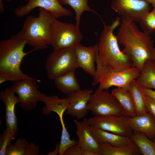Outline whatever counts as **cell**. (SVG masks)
<instances>
[{
    "label": "cell",
    "mask_w": 155,
    "mask_h": 155,
    "mask_svg": "<svg viewBox=\"0 0 155 155\" xmlns=\"http://www.w3.org/2000/svg\"><path fill=\"white\" fill-rule=\"evenodd\" d=\"M42 102L45 106L42 109V113L48 115L51 111L56 113L59 118L63 117L65 111L67 109L69 101L67 98H60L57 95L47 96L44 94Z\"/></svg>",
    "instance_id": "19"
},
{
    "label": "cell",
    "mask_w": 155,
    "mask_h": 155,
    "mask_svg": "<svg viewBox=\"0 0 155 155\" xmlns=\"http://www.w3.org/2000/svg\"><path fill=\"white\" fill-rule=\"evenodd\" d=\"M129 117L124 115L95 116L88 119V121L90 126L115 134L130 137L133 131L129 123Z\"/></svg>",
    "instance_id": "10"
},
{
    "label": "cell",
    "mask_w": 155,
    "mask_h": 155,
    "mask_svg": "<svg viewBox=\"0 0 155 155\" xmlns=\"http://www.w3.org/2000/svg\"><path fill=\"white\" fill-rule=\"evenodd\" d=\"M150 4L144 0H112V9L121 18L139 22L143 16L149 12Z\"/></svg>",
    "instance_id": "11"
},
{
    "label": "cell",
    "mask_w": 155,
    "mask_h": 155,
    "mask_svg": "<svg viewBox=\"0 0 155 155\" xmlns=\"http://www.w3.org/2000/svg\"><path fill=\"white\" fill-rule=\"evenodd\" d=\"M83 149L77 144L68 148L63 155H83Z\"/></svg>",
    "instance_id": "32"
},
{
    "label": "cell",
    "mask_w": 155,
    "mask_h": 155,
    "mask_svg": "<svg viewBox=\"0 0 155 155\" xmlns=\"http://www.w3.org/2000/svg\"><path fill=\"white\" fill-rule=\"evenodd\" d=\"M90 131L99 144L106 143L112 146L118 147L126 146L133 142L129 137L122 136L90 125Z\"/></svg>",
    "instance_id": "18"
},
{
    "label": "cell",
    "mask_w": 155,
    "mask_h": 155,
    "mask_svg": "<svg viewBox=\"0 0 155 155\" xmlns=\"http://www.w3.org/2000/svg\"><path fill=\"white\" fill-rule=\"evenodd\" d=\"M59 144H56L55 145V149L53 151L50 152L47 155H57L59 153Z\"/></svg>",
    "instance_id": "36"
},
{
    "label": "cell",
    "mask_w": 155,
    "mask_h": 155,
    "mask_svg": "<svg viewBox=\"0 0 155 155\" xmlns=\"http://www.w3.org/2000/svg\"><path fill=\"white\" fill-rule=\"evenodd\" d=\"M95 62L96 69L93 77L92 86L99 83L96 90H108L110 87L115 86L128 90L130 84L136 79L140 73V70L135 67H132L126 70L116 71L104 65L98 55V48L96 51Z\"/></svg>",
    "instance_id": "5"
},
{
    "label": "cell",
    "mask_w": 155,
    "mask_h": 155,
    "mask_svg": "<svg viewBox=\"0 0 155 155\" xmlns=\"http://www.w3.org/2000/svg\"><path fill=\"white\" fill-rule=\"evenodd\" d=\"M16 137L15 135L10 130L6 129L0 136V155H5L7 146L12 140Z\"/></svg>",
    "instance_id": "30"
},
{
    "label": "cell",
    "mask_w": 155,
    "mask_h": 155,
    "mask_svg": "<svg viewBox=\"0 0 155 155\" xmlns=\"http://www.w3.org/2000/svg\"><path fill=\"white\" fill-rule=\"evenodd\" d=\"M130 137L144 155H155V140L150 139L145 134L133 131Z\"/></svg>",
    "instance_id": "24"
},
{
    "label": "cell",
    "mask_w": 155,
    "mask_h": 155,
    "mask_svg": "<svg viewBox=\"0 0 155 155\" xmlns=\"http://www.w3.org/2000/svg\"><path fill=\"white\" fill-rule=\"evenodd\" d=\"M58 0L61 5H68L74 9L75 13V25L78 27H79L81 17L84 11H91L99 16L96 11L89 7L88 5V0Z\"/></svg>",
    "instance_id": "26"
},
{
    "label": "cell",
    "mask_w": 155,
    "mask_h": 155,
    "mask_svg": "<svg viewBox=\"0 0 155 155\" xmlns=\"http://www.w3.org/2000/svg\"><path fill=\"white\" fill-rule=\"evenodd\" d=\"M98 43L92 46L86 47L80 44L74 46L79 67L93 77L96 73L94 66Z\"/></svg>",
    "instance_id": "15"
},
{
    "label": "cell",
    "mask_w": 155,
    "mask_h": 155,
    "mask_svg": "<svg viewBox=\"0 0 155 155\" xmlns=\"http://www.w3.org/2000/svg\"><path fill=\"white\" fill-rule=\"evenodd\" d=\"M117 27L111 24L102 31L98 43V55L102 64L116 71H123L132 67L129 57L121 51L113 30Z\"/></svg>",
    "instance_id": "4"
},
{
    "label": "cell",
    "mask_w": 155,
    "mask_h": 155,
    "mask_svg": "<svg viewBox=\"0 0 155 155\" xmlns=\"http://www.w3.org/2000/svg\"><path fill=\"white\" fill-rule=\"evenodd\" d=\"M39 152L38 146L33 142H31L29 143L27 147L25 155H38Z\"/></svg>",
    "instance_id": "33"
},
{
    "label": "cell",
    "mask_w": 155,
    "mask_h": 155,
    "mask_svg": "<svg viewBox=\"0 0 155 155\" xmlns=\"http://www.w3.org/2000/svg\"><path fill=\"white\" fill-rule=\"evenodd\" d=\"M129 122L133 131L142 133L150 140H155V118L150 113L129 117Z\"/></svg>",
    "instance_id": "17"
},
{
    "label": "cell",
    "mask_w": 155,
    "mask_h": 155,
    "mask_svg": "<svg viewBox=\"0 0 155 155\" xmlns=\"http://www.w3.org/2000/svg\"><path fill=\"white\" fill-rule=\"evenodd\" d=\"M36 81L40 82L30 77L13 82L12 85L9 87L18 95L19 106L25 111L31 110L38 101H42L44 94L38 90V85Z\"/></svg>",
    "instance_id": "9"
},
{
    "label": "cell",
    "mask_w": 155,
    "mask_h": 155,
    "mask_svg": "<svg viewBox=\"0 0 155 155\" xmlns=\"http://www.w3.org/2000/svg\"><path fill=\"white\" fill-rule=\"evenodd\" d=\"M37 17L28 16L22 28L16 35L27 40V44L33 46L34 50H43L51 45V25L55 19L49 12L39 7Z\"/></svg>",
    "instance_id": "3"
},
{
    "label": "cell",
    "mask_w": 155,
    "mask_h": 155,
    "mask_svg": "<svg viewBox=\"0 0 155 155\" xmlns=\"http://www.w3.org/2000/svg\"><path fill=\"white\" fill-rule=\"evenodd\" d=\"M142 89L146 95H148L155 100V90L141 86Z\"/></svg>",
    "instance_id": "34"
},
{
    "label": "cell",
    "mask_w": 155,
    "mask_h": 155,
    "mask_svg": "<svg viewBox=\"0 0 155 155\" xmlns=\"http://www.w3.org/2000/svg\"><path fill=\"white\" fill-rule=\"evenodd\" d=\"M149 4L152 5V7L154 8H155V0H144Z\"/></svg>",
    "instance_id": "38"
},
{
    "label": "cell",
    "mask_w": 155,
    "mask_h": 155,
    "mask_svg": "<svg viewBox=\"0 0 155 155\" xmlns=\"http://www.w3.org/2000/svg\"><path fill=\"white\" fill-rule=\"evenodd\" d=\"M74 122L76 125V134L78 137V144L84 150H92L99 155L100 145L90 131L88 119L84 118L82 121L74 119Z\"/></svg>",
    "instance_id": "16"
},
{
    "label": "cell",
    "mask_w": 155,
    "mask_h": 155,
    "mask_svg": "<svg viewBox=\"0 0 155 155\" xmlns=\"http://www.w3.org/2000/svg\"><path fill=\"white\" fill-rule=\"evenodd\" d=\"M7 81H8V80L7 78L6 77L3 75H0V84Z\"/></svg>",
    "instance_id": "37"
},
{
    "label": "cell",
    "mask_w": 155,
    "mask_h": 155,
    "mask_svg": "<svg viewBox=\"0 0 155 155\" xmlns=\"http://www.w3.org/2000/svg\"><path fill=\"white\" fill-rule=\"evenodd\" d=\"M27 4L18 6L15 10L16 16L23 17L28 15L34 9H44L56 19L71 15L72 12L63 7L58 0H27Z\"/></svg>",
    "instance_id": "12"
},
{
    "label": "cell",
    "mask_w": 155,
    "mask_h": 155,
    "mask_svg": "<svg viewBox=\"0 0 155 155\" xmlns=\"http://www.w3.org/2000/svg\"><path fill=\"white\" fill-rule=\"evenodd\" d=\"M62 127L60 143L59 144V155H63L65 151L69 148L77 144L78 141L75 139H71L69 132L65 127L63 117L59 118Z\"/></svg>",
    "instance_id": "28"
},
{
    "label": "cell",
    "mask_w": 155,
    "mask_h": 155,
    "mask_svg": "<svg viewBox=\"0 0 155 155\" xmlns=\"http://www.w3.org/2000/svg\"><path fill=\"white\" fill-rule=\"evenodd\" d=\"M27 40L12 35L9 39L0 42V75L8 81L16 82L30 77L24 73L20 66L23 58L34 51H24Z\"/></svg>",
    "instance_id": "2"
},
{
    "label": "cell",
    "mask_w": 155,
    "mask_h": 155,
    "mask_svg": "<svg viewBox=\"0 0 155 155\" xmlns=\"http://www.w3.org/2000/svg\"><path fill=\"white\" fill-rule=\"evenodd\" d=\"M139 22L144 32L149 35L154 33L155 32V8L151 12L146 13Z\"/></svg>",
    "instance_id": "27"
},
{
    "label": "cell",
    "mask_w": 155,
    "mask_h": 155,
    "mask_svg": "<svg viewBox=\"0 0 155 155\" xmlns=\"http://www.w3.org/2000/svg\"><path fill=\"white\" fill-rule=\"evenodd\" d=\"M83 38L79 27L55 19L51 25V45L54 50L74 47Z\"/></svg>",
    "instance_id": "7"
},
{
    "label": "cell",
    "mask_w": 155,
    "mask_h": 155,
    "mask_svg": "<svg viewBox=\"0 0 155 155\" xmlns=\"http://www.w3.org/2000/svg\"><path fill=\"white\" fill-rule=\"evenodd\" d=\"M83 155H99V154L92 150H83Z\"/></svg>",
    "instance_id": "35"
},
{
    "label": "cell",
    "mask_w": 155,
    "mask_h": 155,
    "mask_svg": "<svg viewBox=\"0 0 155 155\" xmlns=\"http://www.w3.org/2000/svg\"><path fill=\"white\" fill-rule=\"evenodd\" d=\"M111 94L117 99L123 112L124 115L130 117L137 115L133 100L129 92L124 88H117Z\"/></svg>",
    "instance_id": "20"
},
{
    "label": "cell",
    "mask_w": 155,
    "mask_h": 155,
    "mask_svg": "<svg viewBox=\"0 0 155 155\" xmlns=\"http://www.w3.org/2000/svg\"><path fill=\"white\" fill-rule=\"evenodd\" d=\"M144 97L147 112L150 113L155 118V100L144 93Z\"/></svg>",
    "instance_id": "31"
},
{
    "label": "cell",
    "mask_w": 155,
    "mask_h": 155,
    "mask_svg": "<svg viewBox=\"0 0 155 155\" xmlns=\"http://www.w3.org/2000/svg\"><path fill=\"white\" fill-rule=\"evenodd\" d=\"M29 143L25 139H18L14 144L11 143L7 146L5 155H25L27 148Z\"/></svg>",
    "instance_id": "29"
},
{
    "label": "cell",
    "mask_w": 155,
    "mask_h": 155,
    "mask_svg": "<svg viewBox=\"0 0 155 155\" xmlns=\"http://www.w3.org/2000/svg\"><path fill=\"white\" fill-rule=\"evenodd\" d=\"M132 97L137 115L144 114L147 112L144 97V93L141 86L136 82V79L131 82L128 90Z\"/></svg>",
    "instance_id": "25"
},
{
    "label": "cell",
    "mask_w": 155,
    "mask_h": 155,
    "mask_svg": "<svg viewBox=\"0 0 155 155\" xmlns=\"http://www.w3.org/2000/svg\"><path fill=\"white\" fill-rule=\"evenodd\" d=\"M75 71L73 70L55 79L54 80L56 88L67 95L81 90Z\"/></svg>",
    "instance_id": "21"
},
{
    "label": "cell",
    "mask_w": 155,
    "mask_h": 155,
    "mask_svg": "<svg viewBox=\"0 0 155 155\" xmlns=\"http://www.w3.org/2000/svg\"><path fill=\"white\" fill-rule=\"evenodd\" d=\"M99 155H138L142 154L136 144L133 142L129 145L114 147L106 143L99 144Z\"/></svg>",
    "instance_id": "22"
},
{
    "label": "cell",
    "mask_w": 155,
    "mask_h": 155,
    "mask_svg": "<svg viewBox=\"0 0 155 155\" xmlns=\"http://www.w3.org/2000/svg\"><path fill=\"white\" fill-rule=\"evenodd\" d=\"M121 18L116 36L118 43L124 47L122 51L129 57L132 67L138 68L141 72L146 61L153 60L154 41L149 35L140 31L132 19Z\"/></svg>",
    "instance_id": "1"
},
{
    "label": "cell",
    "mask_w": 155,
    "mask_h": 155,
    "mask_svg": "<svg viewBox=\"0 0 155 155\" xmlns=\"http://www.w3.org/2000/svg\"><path fill=\"white\" fill-rule=\"evenodd\" d=\"M5 1H8V2H10V1H12V0H5ZM26 1H27V0H25Z\"/></svg>",
    "instance_id": "40"
},
{
    "label": "cell",
    "mask_w": 155,
    "mask_h": 155,
    "mask_svg": "<svg viewBox=\"0 0 155 155\" xmlns=\"http://www.w3.org/2000/svg\"><path fill=\"white\" fill-rule=\"evenodd\" d=\"M136 81L142 87L155 90V64L153 60H148L145 61Z\"/></svg>",
    "instance_id": "23"
},
{
    "label": "cell",
    "mask_w": 155,
    "mask_h": 155,
    "mask_svg": "<svg viewBox=\"0 0 155 155\" xmlns=\"http://www.w3.org/2000/svg\"><path fill=\"white\" fill-rule=\"evenodd\" d=\"M87 109L97 116L124 115L118 100L108 90H96L88 101Z\"/></svg>",
    "instance_id": "8"
},
{
    "label": "cell",
    "mask_w": 155,
    "mask_h": 155,
    "mask_svg": "<svg viewBox=\"0 0 155 155\" xmlns=\"http://www.w3.org/2000/svg\"><path fill=\"white\" fill-rule=\"evenodd\" d=\"M93 90H80L67 95L69 102L66 114L76 117L78 119L84 118L87 115V105Z\"/></svg>",
    "instance_id": "13"
},
{
    "label": "cell",
    "mask_w": 155,
    "mask_h": 155,
    "mask_svg": "<svg viewBox=\"0 0 155 155\" xmlns=\"http://www.w3.org/2000/svg\"><path fill=\"white\" fill-rule=\"evenodd\" d=\"M15 92L9 88H5L0 93V99L5 107L6 129H9L16 137L18 135V119L15 113V107L19 103V98Z\"/></svg>",
    "instance_id": "14"
},
{
    "label": "cell",
    "mask_w": 155,
    "mask_h": 155,
    "mask_svg": "<svg viewBox=\"0 0 155 155\" xmlns=\"http://www.w3.org/2000/svg\"><path fill=\"white\" fill-rule=\"evenodd\" d=\"M153 61L155 64V48H154V53H153Z\"/></svg>",
    "instance_id": "39"
},
{
    "label": "cell",
    "mask_w": 155,
    "mask_h": 155,
    "mask_svg": "<svg viewBox=\"0 0 155 155\" xmlns=\"http://www.w3.org/2000/svg\"><path fill=\"white\" fill-rule=\"evenodd\" d=\"M49 78L54 80L79 67L74 47L54 51L48 57L45 65Z\"/></svg>",
    "instance_id": "6"
}]
</instances>
